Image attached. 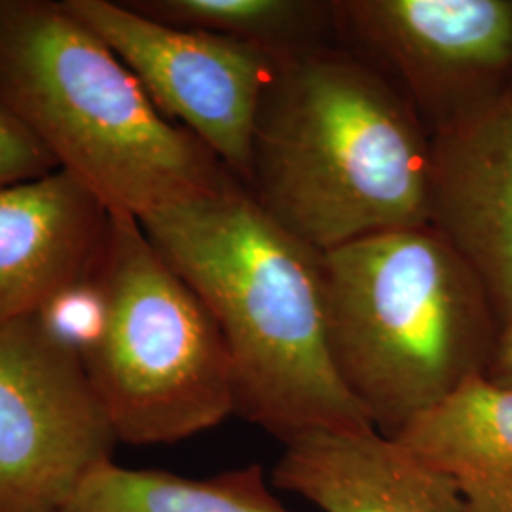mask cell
<instances>
[{
	"instance_id": "cell-15",
	"label": "cell",
	"mask_w": 512,
	"mask_h": 512,
	"mask_svg": "<svg viewBox=\"0 0 512 512\" xmlns=\"http://www.w3.org/2000/svg\"><path fill=\"white\" fill-rule=\"evenodd\" d=\"M57 169L50 150L0 101V188L40 179Z\"/></svg>"
},
{
	"instance_id": "cell-4",
	"label": "cell",
	"mask_w": 512,
	"mask_h": 512,
	"mask_svg": "<svg viewBox=\"0 0 512 512\" xmlns=\"http://www.w3.org/2000/svg\"><path fill=\"white\" fill-rule=\"evenodd\" d=\"M321 275L332 361L380 433L482 376L501 330L494 304L431 224L330 249Z\"/></svg>"
},
{
	"instance_id": "cell-16",
	"label": "cell",
	"mask_w": 512,
	"mask_h": 512,
	"mask_svg": "<svg viewBox=\"0 0 512 512\" xmlns=\"http://www.w3.org/2000/svg\"><path fill=\"white\" fill-rule=\"evenodd\" d=\"M482 378L495 387L512 393V323L499 330Z\"/></svg>"
},
{
	"instance_id": "cell-2",
	"label": "cell",
	"mask_w": 512,
	"mask_h": 512,
	"mask_svg": "<svg viewBox=\"0 0 512 512\" xmlns=\"http://www.w3.org/2000/svg\"><path fill=\"white\" fill-rule=\"evenodd\" d=\"M139 222L213 313L234 366L236 414L281 442L372 425L330 355L323 253L236 179Z\"/></svg>"
},
{
	"instance_id": "cell-13",
	"label": "cell",
	"mask_w": 512,
	"mask_h": 512,
	"mask_svg": "<svg viewBox=\"0 0 512 512\" xmlns=\"http://www.w3.org/2000/svg\"><path fill=\"white\" fill-rule=\"evenodd\" d=\"M59 512H293L253 463L190 478L109 461L95 469Z\"/></svg>"
},
{
	"instance_id": "cell-5",
	"label": "cell",
	"mask_w": 512,
	"mask_h": 512,
	"mask_svg": "<svg viewBox=\"0 0 512 512\" xmlns=\"http://www.w3.org/2000/svg\"><path fill=\"white\" fill-rule=\"evenodd\" d=\"M93 285L99 325L82 361L118 442L173 444L236 414L213 313L133 215L110 211Z\"/></svg>"
},
{
	"instance_id": "cell-12",
	"label": "cell",
	"mask_w": 512,
	"mask_h": 512,
	"mask_svg": "<svg viewBox=\"0 0 512 512\" xmlns=\"http://www.w3.org/2000/svg\"><path fill=\"white\" fill-rule=\"evenodd\" d=\"M395 439L456 486L463 512H512V393L475 376Z\"/></svg>"
},
{
	"instance_id": "cell-1",
	"label": "cell",
	"mask_w": 512,
	"mask_h": 512,
	"mask_svg": "<svg viewBox=\"0 0 512 512\" xmlns=\"http://www.w3.org/2000/svg\"><path fill=\"white\" fill-rule=\"evenodd\" d=\"M431 131L403 90L342 42L287 55L256 112L260 207L315 251L429 224Z\"/></svg>"
},
{
	"instance_id": "cell-3",
	"label": "cell",
	"mask_w": 512,
	"mask_h": 512,
	"mask_svg": "<svg viewBox=\"0 0 512 512\" xmlns=\"http://www.w3.org/2000/svg\"><path fill=\"white\" fill-rule=\"evenodd\" d=\"M0 101L110 211L143 219L234 179L65 0H0Z\"/></svg>"
},
{
	"instance_id": "cell-6",
	"label": "cell",
	"mask_w": 512,
	"mask_h": 512,
	"mask_svg": "<svg viewBox=\"0 0 512 512\" xmlns=\"http://www.w3.org/2000/svg\"><path fill=\"white\" fill-rule=\"evenodd\" d=\"M118 439L82 355L40 315L0 325V512H59Z\"/></svg>"
},
{
	"instance_id": "cell-11",
	"label": "cell",
	"mask_w": 512,
	"mask_h": 512,
	"mask_svg": "<svg viewBox=\"0 0 512 512\" xmlns=\"http://www.w3.org/2000/svg\"><path fill=\"white\" fill-rule=\"evenodd\" d=\"M283 446L274 486L323 512H463L448 476L372 425L308 431Z\"/></svg>"
},
{
	"instance_id": "cell-8",
	"label": "cell",
	"mask_w": 512,
	"mask_h": 512,
	"mask_svg": "<svg viewBox=\"0 0 512 512\" xmlns=\"http://www.w3.org/2000/svg\"><path fill=\"white\" fill-rule=\"evenodd\" d=\"M338 42L376 63L433 133L512 74V0H332Z\"/></svg>"
},
{
	"instance_id": "cell-10",
	"label": "cell",
	"mask_w": 512,
	"mask_h": 512,
	"mask_svg": "<svg viewBox=\"0 0 512 512\" xmlns=\"http://www.w3.org/2000/svg\"><path fill=\"white\" fill-rule=\"evenodd\" d=\"M109 222V207L63 169L0 188V325L92 279Z\"/></svg>"
},
{
	"instance_id": "cell-14",
	"label": "cell",
	"mask_w": 512,
	"mask_h": 512,
	"mask_svg": "<svg viewBox=\"0 0 512 512\" xmlns=\"http://www.w3.org/2000/svg\"><path fill=\"white\" fill-rule=\"evenodd\" d=\"M177 29L236 38L291 55L338 42L332 0H126Z\"/></svg>"
},
{
	"instance_id": "cell-7",
	"label": "cell",
	"mask_w": 512,
	"mask_h": 512,
	"mask_svg": "<svg viewBox=\"0 0 512 512\" xmlns=\"http://www.w3.org/2000/svg\"><path fill=\"white\" fill-rule=\"evenodd\" d=\"M103 38L173 124L188 129L245 186L256 112L287 55L203 31L177 29L112 0H65Z\"/></svg>"
},
{
	"instance_id": "cell-9",
	"label": "cell",
	"mask_w": 512,
	"mask_h": 512,
	"mask_svg": "<svg viewBox=\"0 0 512 512\" xmlns=\"http://www.w3.org/2000/svg\"><path fill=\"white\" fill-rule=\"evenodd\" d=\"M429 224L512 323V74L482 105L431 135Z\"/></svg>"
}]
</instances>
